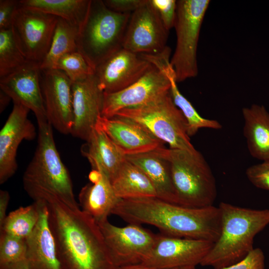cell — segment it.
<instances>
[{
	"label": "cell",
	"instance_id": "6da1fadb",
	"mask_svg": "<svg viewBox=\"0 0 269 269\" xmlns=\"http://www.w3.org/2000/svg\"><path fill=\"white\" fill-rule=\"evenodd\" d=\"M61 269H118L96 221L61 201L46 202Z\"/></svg>",
	"mask_w": 269,
	"mask_h": 269
},
{
	"label": "cell",
	"instance_id": "7a4b0ae2",
	"mask_svg": "<svg viewBox=\"0 0 269 269\" xmlns=\"http://www.w3.org/2000/svg\"><path fill=\"white\" fill-rule=\"evenodd\" d=\"M129 224H148L166 236L215 243L221 230V215L214 205L193 208L157 197L121 199L112 211Z\"/></svg>",
	"mask_w": 269,
	"mask_h": 269
},
{
	"label": "cell",
	"instance_id": "3957f363",
	"mask_svg": "<svg viewBox=\"0 0 269 269\" xmlns=\"http://www.w3.org/2000/svg\"><path fill=\"white\" fill-rule=\"evenodd\" d=\"M37 125L36 148L22 177L24 190L34 201L56 199L72 209H80L70 174L55 145L53 127L47 121Z\"/></svg>",
	"mask_w": 269,
	"mask_h": 269
},
{
	"label": "cell",
	"instance_id": "277c9868",
	"mask_svg": "<svg viewBox=\"0 0 269 269\" xmlns=\"http://www.w3.org/2000/svg\"><path fill=\"white\" fill-rule=\"evenodd\" d=\"M218 240L200 265L223 269L238 263L253 249L255 236L269 224V209H254L222 202Z\"/></svg>",
	"mask_w": 269,
	"mask_h": 269
},
{
	"label": "cell",
	"instance_id": "5b68a950",
	"mask_svg": "<svg viewBox=\"0 0 269 269\" xmlns=\"http://www.w3.org/2000/svg\"><path fill=\"white\" fill-rule=\"evenodd\" d=\"M155 150L169 163L178 205L193 208L213 205L217 195L216 179L199 151L164 146Z\"/></svg>",
	"mask_w": 269,
	"mask_h": 269
},
{
	"label": "cell",
	"instance_id": "8992f818",
	"mask_svg": "<svg viewBox=\"0 0 269 269\" xmlns=\"http://www.w3.org/2000/svg\"><path fill=\"white\" fill-rule=\"evenodd\" d=\"M131 14L109 9L102 0H91L86 19L77 37L79 52L94 69L123 48Z\"/></svg>",
	"mask_w": 269,
	"mask_h": 269
},
{
	"label": "cell",
	"instance_id": "52a82bcc",
	"mask_svg": "<svg viewBox=\"0 0 269 269\" xmlns=\"http://www.w3.org/2000/svg\"><path fill=\"white\" fill-rule=\"evenodd\" d=\"M113 117L139 124L170 148L196 150L187 134L186 121L173 103L170 90L143 105L120 110Z\"/></svg>",
	"mask_w": 269,
	"mask_h": 269
},
{
	"label": "cell",
	"instance_id": "ba28073f",
	"mask_svg": "<svg viewBox=\"0 0 269 269\" xmlns=\"http://www.w3.org/2000/svg\"><path fill=\"white\" fill-rule=\"evenodd\" d=\"M209 0H178L174 25L176 35L170 60L177 83L195 77L198 73L197 50L200 29Z\"/></svg>",
	"mask_w": 269,
	"mask_h": 269
},
{
	"label": "cell",
	"instance_id": "9c48e42d",
	"mask_svg": "<svg viewBox=\"0 0 269 269\" xmlns=\"http://www.w3.org/2000/svg\"><path fill=\"white\" fill-rule=\"evenodd\" d=\"M58 17L18 4L10 29L14 40L25 58L40 64L46 56Z\"/></svg>",
	"mask_w": 269,
	"mask_h": 269
},
{
	"label": "cell",
	"instance_id": "30bf717a",
	"mask_svg": "<svg viewBox=\"0 0 269 269\" xmlns=\"http://www.w3.org/2000/svg\"><path fill=\"white\" fill-rule=\"evenodd\" d=\"M98 225L118 269L142 263L152 250L157 235L139 224L118 227L108 220Z\"/></svg>",
	"mask_w": 269,
	"mask_h": 269
},
{
	"label": "cell",
	"instance_id": "8fae6325",
	"mask_svg": "<svg viewBox=\"0 0 269 269\" xmlns=\"http://www.w3.org/2000/svg\"><path fill=\"white\" fill-rule=\"evenodd\" d=\"M168 33L150 0H146L131 14L123 48L137 54H159L167 47Z\"/></svg>",
	"mask_w": 269,
	"mask_h": 269
},
{
	"label": "cell",
	"instance_id": "7c38bea8",
	"mask_svg": "<svg viewBox=\"0 0 269 269\" xmlns=\"http://www.w3.org/2000/svg\"><path fill=\"white\" fill-rule=\"evenodd\" d=\"M214 244L205 240L158 234L152 250L141 264L154 269L196 266L201 264Z\"/></svg>",
	"mask_w": 269,
	"mask_h": 269
},
{
	"label": "cell",
	"instance_id": "4fadbf2b",
	"mask_svg": "<svg viewBox=\"0 0 269 269\" xmlns=\"http://www.w3.org/2000/svg\"><path fill=\"white\" fill-rule=\"evenodd\" d=\"M40 84L48 122L60 133L70 134L72 82L62 71L48 69H40Z\"/></svg>",
	"mask_w": 269,
	"mask_h": 269
},
{
	"label": "cell",
	"instance_id": "5bb4252c",
	"mask_svg": "<svg viewBox=\"0 0 269 269\" xmlns=\"http://www.w3.org/2000/svg\"><path fill=\"white\" fill-rule=\"evenodd\" d=\"M170 88L167 76L152 64L139 79L126 88L104 93L102 116L111 118L120 110L143 105L169 91Z\"/></svg>",
	"mask_w": 269,
	"mask_h": 269
},
{
	"label": "cell",
	"instance_id": "9a60e30c",
	"mask_svg": "<svg viewBox=\"0 0 269 269\" xmlns=\"http://www.w3.org/2000/svg\"><path fill=\"white\" fill-rule=\"evenodd\" d=\"M151 65L140 54L122 48L98 65L95 75L104 93H112L137 81Z\"/></svg>",
	"mask_w": 269,
	"mask_h": 269
},
{
	"label": "cell",
	"instance_id": "2e32d148",
	"mask_svg": "<svg viewBox=\"0 0 269 269\" xmlns=\"http://www.w3.org/2000/svg\"><path fill=\"white\" fill-rule=\"evenodd\" d=\"M73 122L70 134L86 141L102 116L104 92L95 74L72 84Z\"/></svg>",
	"mask_w": 269,
	"mask_h": 269
},
{
	"label": "cell",
	"instance_id": "e0dca14e",
	"mask_svg": "<svg viewBox=\"0 0 269 269\" xmlns=\"http://www.w3.org/2000/svg\"><path fill=\"white\" fill-rule=\"evenodd\" d=\"M29 110L13 103L12 110L0 132V184L7 181L17 168V150L23 140L36 136V129L28 118Z\"/></svg>",
	"mask_w": 269,
	"mask_h": 269
},
{
	"label": "cell",
	"instance_id": "ac0fdd59",
	"mask_svg": "<svg viewBox=\"0 0 269 269\" xmlns=\"http://www.w3.org/2000/svg\"><path fill=\"white\" fill-rule=\"evenodd\" d=\"M40 64L28 62L14 72L0 78V89L13 103L27 108L37 122L47 121L40 84Z\"/></svg>",
	"mask_w": 269,
	"mask_h": 269
},
{
	"label": "cell",
	"instance_id": "d6986e66",
	"mask_svg": "<svg viewBox=\"0 0 269 269\" xmlns=\"http://www.w3.org/2000/svg\"><path fill=\"white\" fill-rule=\"evenodd\" d=\"M96 127L103 130L126 155L151 151L164 143L139 124L128 119L100 116Z\"/></svg>",
	"mask_w": 269,
	"mask_h": 269
},
{
	"label": "cell",
	"instance_id": "ffe728a7",
	"mask_svg": "<svg viewBox=\"0 0 269 269\" xmlns=\"http://www.w3.org/2000/svg\"><path fill=\"white\" fill-rule=\"evenodd\" d=\"M40 202L38 222L25 239L28 269H61L55 242L49 227V211L44 201Z\"/></svg>",
	"mask_w": 269,
	"mask_h": 269
},
{
	"label": "cell",
	"instance_id": "44dd1931",
	"mask_svg": "<svg viewBox=\"0 0 269 269\" xmlns=\"http://www.w3.org/2000/svg\"><path fill=\"white\" fill-rule=\"evenodd\" d=\"M89 179L91 183L83 186L79 194V205L82 210L99 224L108 220L121 199L116 195L111 181L102 173L92 170Z\"/></svg>",
	"mask_w": 269,
	"mask_h": 269
},
{
	"label": "cell",
	"instance_id": "7402d4cb",
	"mask_svg": "<svg viewBox=\"0 0 269 269\" xmlns=\"http://www.w3.org/2000/svg\"><path fill=\"white\" fill-rule=\"evenodd\" d=\"M81 147V154L90 163L92 170L105 175L112 183L126 157L101 129L96 127Z\"/></svg>",
	"mask_w": 269,
	"mask_h": 269
},
{
	"label": "cell",
	"instance_id": "603a6c76",
	"mask_svg": "<svg viewBox=\"0 0 269 269\" xmlns=\"http://www.w3.org/2000/svg\"><path fill=\"white\" fill-rule=\"evenodd\" d=\"M243 134L251 155L269 161V113L263 105L253 104L242 109Z\"/></svg>",
	"mask_w": 269,
	"mask_h": 269
},
{
	"label": "cell",
	"instance_id": "cb8c5ba5",
	"mask_svg": "<svg viewBox=\"0 0 269 269\" xmlns=\"http://www.w3.org/2000/svg\"><path fill=\"white\" fill-rule=\"evenodd\" d=\"M126 159L139 168L152 183L157 197L177 204L168 161L155 150L126 155ZM178 205V204H177Z\"/></svg>",
	"mask_w": 269,
	"mask_h": 269
},
{
	"label": "cell",
	"instance_id": "d4e9b609",
	"mask_svg": "<svg viewBox=\"0 0 269 269\" xmlns=\"http://www.w3.org/2000/svg\"><path fill=\"white\" fill-rule=\"evenodd\" d=\"M170 55L161 54L154 57L152 63L162 70L170 82V93L175 105L181 112L186 123L187 132L189 137L194 135L202 128L214 130L222 129L217 120L201 117L191 103L181 93L177 85L174 70L170 63Z\"/></svg>",
	"mask_w": 269,
	"mask_h": 269
},
{
	"label": "cell",
	"instance_id": "484cf974",
	"mask_svg": "<svg viewBox=\"0 0 269 269\" xmlns=\"http://www.w3.org/2000/svg\"><path fill=\"white\" fill-rule=\"evenodd\" d=\"M116 195L121 199L157 197L148 177L127 159L112 182Z\"/></svg>",
	"mask_w": 269,
	"mask_h": 269
},
{
	"label": "cell",
	"instance_id": "4316f807",
	"mask_svg": "<svg viewBox=\"0 0 269 269\" xmlns=\"http://www.w3.org/2000/svg\"><path fill=\"white\" fill-rule=\"evenodd\" d=\"M91 1V0H20L19 5L63 19L79 30L86 19Z\"/></svg>",
	"mask_w": 269,
	"mask_h": 269
},
{
	"label": "cell",
	"instance_id": "83f0119b",
	"mask_svg": "<svg viewBox=\"0 0 269 269\" xmlns=\"http://www.w3.org/2000/svg\"><path fill=\"white\" fill-rule=\"evenodd\" d=\"M79 29L66 20L58 18L49 51L40 64V69H55L64 55L78 51Z\"/></svg>",
	"mask_w": 269,
	"mask_h": 269
},
{
	"label": "cell",
	"instance_id": "f1b7e54d",
	"mask_svg": "<svg viewBox=\"0 0 269 269\" xmlns=\"http://www.w3.org/2000/svg\"><path fill=\"white\" fill-rule=\"evenodd\" d=\"M40 202L34 201L10 212L0 226V232L26 239L32 232L39 217Z\"/></svg>",
	"mask_w": 269,
	"mask_h": 269
},
{
	"label": "cell",
	"instance_id": "f546056e",
	"mask_svg": "<svg viewBox=\"0 0 269 269\" xmlns=\"http://www.w3.org/2000/svg\"><path fill=\"white\" fill-rule=\"evenodd\" d=\"M28 62L17 47L11 29L0 30V78L14 72Z\"/></svg>",
	"mask_w": 269,
	"mask_h": 269
},
{
	"label": "cell",
	"instance_id": "4dcf8cb0",
	"mask_svg": "<svg viewBox=\"0 0 269 269\" xmlns=\"http://www.w3.org/2000/svg\"><path fill=\"white\" fill-rule=\"evenodd\" d=\"M55 69L62 71L72 83L95 74L94 69L78 51L67 54L61 57Z\"/></svg>",
	"mask_w": 269,
	"mask_h": 269
},
{
	"label": "cell",
	"instance_id": "1f68e13d",
	"mask_svg": "<svg viewBox=\"0 0 269 269\" xmlns=\"http://www.w3.org/2000/svg\"><path fill=\"white\" fill-rule=\"evenodd\" d=\"M25 239L0 233V268L26 260Z\"/></svg>",
	"mask_w": 269,
	"mask_h": 269
},
{
	"label": "cell",
	"instance_id": "d6a6232c",
	"mask_svg": "<svg viewBox=\"0 0 269 269\" xmlns=\"http://www.w3.org/2000/svg\"><path fill=\"white\" fill-rule=\"evenodd\" d=\"M246 175L254 186L269 191V161L249 166L246 170Z\"/></svg>",
	"mask_w": 269,
	"mask_h": 269
},
{
	"label": "cell",
	"instance_id": "836d02e7",
	"mask_svg": "<svg viewBox=\"0 0 269 269\" xmlns=\"http://www.w3.org/2000/svg\"><path fill=\"white\" fill-rule=\"evenodd\" d=\"M155 8L166 29L169 31L174 27L176 12L175 0H150Z\"/></svg>",
	"mask_w": 269,
	"mask_h": 269
},
{
	"label": "cell",
	"instance_id": "e575fe53",
	"mask_svg": "<svg viewBox=\"0 0 269 269\" xmlns=\"http://www.w3.org/2000/svg\"><path fill=\"white\" fill-rule=\"evenodd\" d=\"M265 257L263 250L254 248L238 263L223 269H265Z\"/></svg>",
	"mask_w": 269,
	"mask_h": 269
},
{
	"label": "cell",
	"instance_id": "d590c367",
	"mask_svg": "<svg viewBox=\"0 0 269 269\" xmlns=\"http://www.w3.org/2000/svg\"><path fill=\"white\" fill-rule=\"evenodd\" d=\"M105 5L110 10L116 12L132 14L146 0H103Z\"/></svg>",
	"mask_w": 269,
	"mask_h": 269
},
{
	"label": "cell",
	"instance_id": "8d00e7d4",
	"mask_svg": "<svg viewBox=\"0 0 269 269\" xmlns=\"http://www.w3.org/2000/svg\"><path fill=\"white\" fill-rule=\"evenodd\" d=\"M19 0H0V30L10 29L13 14Z\"/></svg>",
	"mask_w": 269,
	"mask_h": 269
},
{
	"label": "cell",
	"instance_id": "74e56055",
	"mask_svg": "<svg viewBox=\"0 0 269 269\" xmlns=\"http://www.w3.org/2000/svg\"><path fill=\"white\" fill-rule=\"evenodd\" d=\"M10 199V195L6 190H0V226L6 217V212Z\"/></svg>",
	"mask_w": 269,
	"mask_h": 269
},
{
	"label": "cell",
	"instance_id": "f35d334b",
	"mask_svg": "<svg viewBox=\"0 0 269 269\" xmlns=\"http://www.w3.org/2000/svg\"><path fill=\"white\" fill-rule=\"evenodd\" d=\"M11 98L4 91L0 90V112H2L7 106Z\"/></svg>",
	"mask_w": 269,
	"mask_h": 269
},
{
	"label": "cell",
	"instance_id": "ab89813d",
	"mask_svg": "<svg viewBox=\"0 0 269 269\" xmlns=\"http://www.w3.org/2000/svg\"><path fill=\"white\" fill-rule=\"evenodd\" d=\"M0 269H28L26 260L6 266L0 268Z\"/></svg>",
	"mask_w": 269,
	"mask_h": 269
},
{
	"label": "cell",
	"instance_id": "60d3db41",
	"mask_svg": "<svg viewBox=\"0 0 269 269\" xmlns=\"http://www.w3.org/2000/svg\"><path fill=\"white\" fill-rule=\"evenodd\" d=\"M119 269H154L151 267L143 265L142 264H137L128 266L120 268Z\"/></svg>",
	"mask_w": 269,
	"mask_h": 269
},
{
	"label": "cell",
	"instance_id": "b9f144b4",
	"mask_svg": "<svg viewBox=\"0 0 269 269\" xmlns=\"http://www.w3.org/2000/svg\"><path fill=\"white\" fill-rule=\"evenodd\" d=\"M197 269L196 268V266H183V267H175V268H172L170 269Z\"/></svg>",
	"mask_w": 269,
	"mask_h": 269
}]
</instances>
